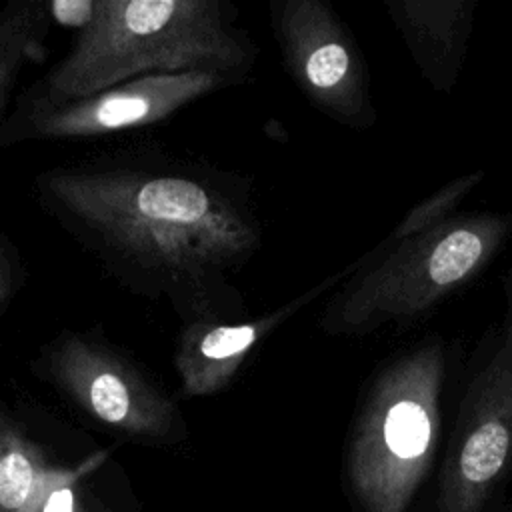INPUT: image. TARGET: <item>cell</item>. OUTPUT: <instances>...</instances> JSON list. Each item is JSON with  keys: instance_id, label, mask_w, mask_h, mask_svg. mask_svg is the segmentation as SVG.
<instances>
[{"instance_id": "cell-1", "label": "cell", "mask_w": 512, "mask_h": 512, "mask_svg": "<svg viewBox=\"0 0 512 512\" xmlns=\"http://www.w3.org/2000/svg\"><path fill=\"white\" fill-rule=\"evenodd\" d=\"M40 208L118 284L182 324L246 316L232 274L260 250L250 180L158 152H116L34 176Z\"/></svg>"}, {"instance_id": "cell-2", "label": "cell", "mask_w": 512, "mask_h": 512, "mask_svg": "<svg viewBox=\"0 0 512 512\" xmlns=\"http://www.w3.org/2000/svg\"><path fill=\"white\" fill-rule=\"evenodd\" d=\"M256 42L224 0H100L70 50L16 100L58 104L116 84L190 70L248 80Z\"/></svg>"}, {"instance_id": "cell-3", "label": "cell", "mask_w": 512, "mask_h": 512, "mask_svg": "<svg viewBox=\"0 0 512 512\" xmlns=\"http://www.w3.org/2000/svg\"><path fill=\"white\" fill-rule=\"evenodd\" d=\"M442 376V350L428 344L372 382L348 450V478L364 512H406L434 456Z\"/></svg>"}, {"instance_id": "cell-4", "label": "cell", "mask_w": 512, "mask_h": 512, "mask_svg": "<svg viewBox=\"0 0 512 512\" xmlns=\"http://www.w3.org/2000/svg\"><path fill=\"white\" fill-rule=\"evenodd\" d=\"M510 220L468 216L444 220L356 274L324 308L320 328L332 336L364 334L380 324L412 320L472 278L496 252Z\"/></svg>"}, {"instance_id": "cell-5", "label": "cell", "mask_w": 512, "mask_h": 512, "mask_svg": "<svg viewBox=\"0 0 512 512\" xmlns=\"http://www.w3.org/2000/svg\"><path fill=\"white\" fill-rule=\"evenodd\" d=\"M38 378L100 426L134 442H172L184 422L174 398L128 352L78 330H62L34 356Z\"/></svg>"}, {"instance_id": "cell-6", "label": "cell", "mask_w": 512, "mask_h": 512, "mask_svg": "<svg viewBox=\"0 0 512 512\" xmlns=\"http://www.w3.org/2000/svg\"><path fill=\"white\" fill-rule=\"evenodd\" d=\"M240 82L246 80L224 72L190 70L134 78L58 104L16 100L0 122V150L34 140L94 138L150 128L192 102Z\"/></svg>"}, {"instance_id": "cell-7", "label": "cell", "mask_w": 512, "mask_h": 512, "mask_svg": "<svg viewBox=\"0 0 512 512\" xmlns=\"http://www.w3.org/2000/svg\"><path fill=\"white\" fill-rule=\"evenodd\" d=\"M270 24L284 68L302 94L342 124L370 126L366 68L338 14L322 0H270Z\"/></svg>"}, {"instance_id": "cell-8", "label": "cell", "mask_w": 512, "mask_h": 512, "mask_svg": "<svg viewBox=\"0 0 512 512\" xmlns=\"http://www.w3.org/2000/svg\"><path fill=\"white\" fill-rule=\"evenodd\" d=\"M512 464V332L472 378L446 458L436 512H482Z\"/></svg>"}, {"instance_id": "cell-9", "label": "cell", "mask_w": 512, "mask_h": 512, "mask_svg": "<svg viewBox=\"0 0 512 512\" xmlns=\"http://www.w3.org/2000/svg\"><path fill=\"white\" fill-rule=\"evenodd\" d=\"M338 278L340 274L330 276L290 302L258 316L182 324L174 348V370L180 392L188 398H206L224 392L258 346Z\"/></svg>"}, {"instance_id": "cell-10", "label": "cell", "mask_w": 512, "mask_h": 512, "mask_svg": "<svg viewBox=\"0 0 512 512\" xmlns=\"http://www.w3.org/2000/svg\"><path fill=\"white\" fill-rule=\"evenodd\" d=\"M104 458L106 452H98L74 468L52 464L26 428L0 412V512H40L58 486L88 474Z\"/></svg>"}, {"instance_id": "cell-11", "label": "cell", "mask_w": 512, "mask_h": 512, "mask_svg": "<svg viewBox=\"0 0 512 512\" xmlns=\"http://www.w3.org/2000/svg\"><path fill=\"white\" fill-rule=\"evenodd\" d=\"M472 2L406 0L388 4L392 18L406 36L414 58L436 86H448L464 52Z\"/></svg>"}, {"instance_id": "cell-12", "label": "cell", "mask_w": 512, "mask_h": 512, "mask_svg": "<svg viewBox=\"0 0 512 512\" xmlns=\"http://www.w3.org/2000/svg\"><path fill=\"white\" fill-rule=\"evenodd\" d=\"M52 18L46 0H12L0 10V122L8 108L12 88L30 62L48 54Z\"/></svg>"}, {"instance_id": "cell-13", "label": "cell", "mask_w": 512, "mask_h": 512, "mask_svg": "<svg viewBox=\"0 0 512 512\" xmlns=\"http://www.w3.org/2000/svg\"><path fill=\"white\" fill-rule=\"evenodd\" d=\"M482 180V172L470 174V176H462L454 182H450L448 186H444L442 190H438L434 196L426 198L422 204H418L402 222L400 226L394 230V234L390 236V244L402 242L410 236H416L436 224H442L446 214L468 194V190L478 184Z\"/></svg>"}, {"instance_id": "cell-14", "label": "cell", "mask_w": 512, "mask_h": 512, "mask_svg": "<svg viewBox=\"0 0 512 512\" xmlns=\"http://www.w3.org/2000/svg\"><path fill=\"white\" fill-rule=\"evenodd\" d=\"M24 280L18 248L0 232V312L10 304Z\"/></svg>"}, {"instance_id": "cell-15", "label": "cell", "mask_w": 512, "mask_h": 512, "mask_svg": "<svg viewBox=\"0 0 512 512\" xmlns=\"http://www.w3.org/2000/svg\"><path fill=\"white\" fill-rule=\"evenodd\" d=\"M100 0H48V14L52 24L82 32L96 16Z\"/></svg>"}, {"instance_id": "cell-16", "label": "cell", "mask_w": 512, "mask_h": 512, "mask_svg": "<svg viewBox=\"0 0 512 512\" xmlns=\"http://www.w3.org/2000/svg\"><path fill=\"white\" fill-rule=\"evenodd\" d=\"M84 476L86 474L76 476L58 486L48 496L40 512H94V506L88 504V494L80 488V480Z\"/></svg>"}]
</instances>
